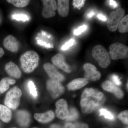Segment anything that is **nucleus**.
<instances>
[{
    "label": "nucleus",
    "instance_id": "nucleus-32",
    "mask_svg": "<svg viewBox=\"0 0 128 128\" xmlns=\"http://www.w3.org/2000/svg\"><path fill=\"white\" fill-rule=\"evenodd\" d=\"M74 40L73 38L70 40L68 42L65 44L64 46H62L61 49L63 50H66L68 48L70 47H71L73 45L74 42Z\"/></svg>",
    "mask_w": 128,
    "mask_h": 128
},
{
    "label": "nucleus",
    "instance_id": "nucleus-39",
    "mask_svg": "<svg viewBox=\"0 0 128 128\" xmlns=\"http://www.w3.org/2000/svg\"><path fill=\"white\" fill-rule=\"evenodd\" d=\"M4 51L2 48L0 47V58L3 56L4 54Z\"/></svg>",
    "mask_w": 128,
    "mask_h": 128
},
{
    "label": "nucleus",
    "instance_id": "nucleus-14",
    "mask_svg": "<svg viewBox=\"0 0 128 128\" xmlns=\"http://www.w3.org/2000/svg\"><path fill=\"white\" fill-rule=\"evenodd\" d=\"M17 121L19 125L22 128H26L31 121V116L28 112L25 110H19L16 114Z\"/></svg>",
    "mask_w": 128,
    "mask_h": 128
},
{
    "label": "nucleus",
    "instance_id": "nucleus-3",
    "mask_svg": "<svg viewBox=\"0 0 128 128\" xmlns=\"http://www.w3.org/2000/svg\"><path fill=\"white\" fill-rule=\"evenodd\" d=\"M92 55L102 68H106L110 65L111 60L109 54L102 45L98 44L94 46L92 51Z\"/></svg>",
    "mask_w": 128,
    "mask_h": 128
},
{
    "label": "nucleus",
    "instance_id": "nucleus-29",
    "mask_svg": "<svg viewBox=\"0 0 128 128\" xmlns=\"http://www.w3.org/2000/svg\"><path fill=\"white\" fill-rule=\"evenodd\" d=\"M12 17V18L17 20L26 21L28 20V18L27 16L25 15L17 14V15H13Z\"/></svg>",
    "mask_w": 128,
    "mask_h": 128
},
{
    "label": "nucleus",
    "instance_id": "nucleus-21",
    "mask_svg": "<svg viewBox=\"0 0 128 128\" xmlns=\"http://www.w3.org/2000/svg\"><path fill=\"white\" fill-rule=\"evenodd\" d=\"M16 81L13 78L6 77L2 78L0 82V91L1 93H3L7 91L10 87V85L14 84Z\"/></svg>",
    "mask_w": 128,
    "mask_h": 128
},
{
    "label": "nucleus",
    "instance_id": "nucleus-20",
    "mask_svg": "<svg viewBox=\"0 0 128 128\" xmlns=\"http://www.w3.org/2000/svg\"><path fill=\"white\" fill-rule=\"evenodd\" d=\"M11 110L5 105L0 104V119L3 122L8 123L12 119Z\"/></svg>",
    "mask_w": 128,
    "mask_h": 128
},
{
    "label": "nucleus",
    "instance_id": "nucleus-36",
    "mask_svg": "<svg viewBox=\"0 0 128 128\" xmlns=\"http://www.w3.org/2000/svg\"><path fill=\"white\" fill-rule=\"evenodd\" d=\"M95 12L93 11L90 10L86 14V17L88 18H91L95 15Z\"/></svg>",
    "mask_w": 128,
    "mask_h": 128
},
{
    "label": "nucleus",
    "instance_id": "nucleus-44",
    "mask_svg": "<svg viewBox=\"0 0 128 128\" xmlns=\"http://www.w3.org/2000/svg\"></svg>",
    "mask_w": 128,
    "mask_h": 128
},
{
    "label": "nucleus",
    "instance_id": "nucleus-1",
    "mask_svg": "<svg viewBox=\"0 0 128 128\" xmlns=\"http://www.w3.org/2000/svg\"><path fill=\"white\" fill-rule=\"evenodd\" d=\"M104 95L92 88H86L82 92L80 104L84 113H90L98 108L103 102Z\"/></svg>",
    "mask_w": 128,
    "mask_h": 128
},
{
    "label": "nucleus",
    "instance_id": "nucleus-43",
    "mask_svg": "<svg viewBox=\"0 0 128 128\" xmlns=\"http://www.w3.org/2000/svg\"></svg>",
    "mask_w": 128,
    "mask_h": 128
},
{
    "label": "nucleus",
    "instance_id": "nucleus-12",
    "mask_svg": "<svg viewBox=\"0 0 128 128\" xmlns=\"http://www.w3.org/2000/svg\"><path fill=\"white\" fill-rule=\"evenodd\" d=\"M52 62L53 64L65 72L70 73L71 72V68L65 61V58L63 54H57L52 58Z\"/></svg>",
    "mask_w": 128,
    "mask_h": 128
},
{
    "label": "nucleus",
    "instance_id": "nucleus-22",
    "mask_svg": "<svg viewBox=\"0 0 128 128\" xmlns=\"http://www.w3.org/2000/svg\"><path fill=\"white\" fill-rule=\"evenodd\" d=\"M118 31L120 32H128V15L124 16L120 22L118 27Z\"/></svg>",
    "mask_w": 128,
    "mask_h": 128
},
{
    "label": "nucleus",
    "instance_id": "nucleus-2",
    "mask_svg": "<svg viewBox=\"0 0 128 128\" xmlns=\"http://www.w3.org/2000/svg\"><path fill=\"white\" fill-rule=\"evenodd\" d=\"M40 57L36 52L30 50L23 53L20 58L21 68L25 73L34 71L39 64Z\"/></svg>",
    "mask_w": 128,
    "mask_h": 128
},
{
    "label": "nucleus",
    "instance_id": "nucleus-35",
    "mask_svg": "<svg viewBox=\"0 0 128 128\" xmlns=\"http://www.w3.org/2000/svg\"><path fill=\"white\" fill-rule=\"evenodd\" d=\"M98 18L101 20L103 21H106L107 20V18L106 16H104L103 14H102V13H100V14H98L97 16Z\"/></svg>",
    "mask_w": 128,
    "mask_h": 128
},
{
    "label": "nucleus",
    "instance_id": "nucleus-9",
    "mask_svg": "<svg viewBox=\"0 0 128 128\" xmlns=\"http://www.w3.org/2000/svg\"><path fill=\"white\" fill-rule=\"evenodd\" d=\"M83 68L85 71L84 77L85 79L94 82L98 80L100 78L101 73L97 70L96 66L92 64L86 63L84 65Z\"/></svg>",
    "mask_w": 128,
    "mask_h": 128
},
{
    "label": "nucleus",
    "instance_id": "nucleus-27",
    "mask_svg": "<svg viewBox=\"0 0 128 128\" xmlns=\"http://www.w3.org/2000/svg\"><path fill=\"white\" fill-rule=\"evenodd\" d=\"M128 110H125L121 112L118 114V118L121 120L123 123L125 124H128Z\"/></svg>",
    "mask_w": 128,
    "mask_h": 128
},
{
    "label": "nucleus",
    "instance_id": "nucleus-41",
    "mask_svg": "<svg viewBox=\"0 0 128 128\" xmlns=\"http://www.w3.org/2000/svg\"></svg>",
    "mask_w": 128,
    "mask_h": 128
},
{
    "label": "nucleus",
    "instance_id": "nucleus-13",
    "mask_svg": "<svg viewBox=\"0 0 128 128\" xmlns=\"http://www.w3.org/2000/svg\"><path fill=\"white\" fill-rule=\"evenodd\" d=\"M3 44L4 47L12 52L16 53L18 51L19 43L13 35H9L6 37L3 40Z\"/></svg>",
    "mask_w": 128,
    "mask_h": 128
},
{
    "label": "nucleus",
    "instance_id": "nucleus-19",
    "mask_svg": "<svg viewBox=\"0 0 128 128\" xmlns=\"http://www.w3.org/2000/svg\"><path fill=\"white\" fill-rule=\"evenodd\" d=\"M89 82L85 78H77L73 80L67 85V88L69 90H75L82 88Z\"/></svg>",
    "mask_w": 128,
    "mask_h": 128
},
{
    "label": "nucleus",
    "instance_id": "nucleus-42",
    "mask_svg": "<svg viewBox=\"0 0 128 128\" xmlns=\"http://www.w3.org/2000/svg\"><path fill=\"white\" fill-rule=\"evenodd\" d=\"M1 94V92H0V94Z\"/></svg>",
    "mask_w": 128,
    "mask_h": 128
},
{
    "label": "nucleus",
    "instance_id": "nucleus-8",
    "mask_svg": "<svg viewBox=\"0 0 128 128\" xmlns=\"http://www.w3.org/2000/svg\"><path fill=\"white\" fill-rule=\"evenodd\" d=\"M43 4L42 15L45 18H50L54 16L57 10V4L54 0H42Z\"/></svg>",
    "mask_w": 128,
    "mask_h": 128
},
{
    "label": "nucleus",
    "instance_id": "nucleus-25",
    "mask_svg": "<svg viewBox=\"0 0 128 128\" xmlns=\"http://www.w3.org/2000/svg\"><path fill=\"white\" fill-rule=\"evenodd\" d=\"M79 114L78 111L74 108H72L69 112V115L66 120L68 121H72L75 120L78 118Z\"/></svg>",
    "mask_w": 128,
    "mask_h": 128
},
{
    "label": "nucleus",
    "instance_id": "nucleus-26",
    "mask_svg": "<svg viewBox=\"0 0 128 128\" xmlns=\"http://www.w3.org/2000/svg\"><path fill=\"white\" fill-rule=\"evenodd\" d=\"M99 112L100 115L103 116L105 118L112 120L114 119V116L112 114L105 108H101Z\"/></svg>",
    "mask_w": 128,
    "mask_h": 128
},
{
    "label": "nucleus",
    "instance_id": "nucleus-7",
    "mask_svg": "<svg viewBox=\"0 0 128 128\" xmlns=\"http://www.w3.org/2000/svg\"><path fill=\"white\" fill-rule=\"evenodd\" d=\"M46 88L51 97L54 99L59 97L65 90L60 82L51 79L47 81Z\"/></svg>",
    "mask_w": 128,
    "mask_h": 128
},
{
    "label": "nucleus",
    "instance_id": "nucleus-24",
    "mask_svg": "<svg viewBox=\"0 0 128 128\" xmlns=\"http://www.w3.org/2000/svg\"><path fill=\"white\" fill-rule=\"evenodd\" d=\"M28 89L29 93L34 98H37L38 94L36 87L34 83L32 80H29L28 83Z\"/></svg>",
    "mask_w": 128,
    "mask_h": 128
},
{
    "label": "nucleus",
    "instance_id": "nucleus-11",
    "mask_svg": "<svg viewBox=\"0 0 128 128\" xmlns=\"http://www.w3.org/2000/svg\"><path fill=\"white\" fill-rule=\"evenodd\" d=\"M44 68L51 80L61 82L65 80V77L62 74L58 71L54 65L49 63L44 65Z\"/></svg>",
    "mask_w": 128,
    "mask_h": 128
},
{
    "label": "nucleus",
    "instance_id": "nucleus-31",
    "mask_svg": "<svg viewBox=\"0 0 128 128\" xmlns=\"http://www.w3.org/2000/svg\"><path fill=\"white\" fill-rule=\"evenodd\" d=\"M111 79L112 81L117 86H120L121 85V82L118 76L116 74L112 75L111 76Z\"/></svg>",
    "mask_w": 128,
    "mask_h": 128
},
{
    "label": "nucleus",
    "instance_id": "nucleus-30",
    "mask_svg": "<svg viewBox=\"0 0 128 128\" xmlns=\"http://www.w3.org/2000/svg\"><path fill=\"white\" fill-rule=\"evenodd\" d=\"M87 26L86 25H83L80 26L77 29L74 30V34L75 35H79L81 34L82 32H84L87 29Z\"/></svg>",
    "mask_w": 128,
    "mask_h": 128
},
{
    "label": "nucleus",
    "instance_id": "nucleus-6",
    "mask_svg": "<svg viewBox=\"0 0 128 128\" xmlns=\"http://www.w3.org/2000/svg\"><path fill=\"white\" fill-rule=\"evenodd\" d=\"M124 14V10L121 7L112 11L107 20V26L108 30L112 32L116 31L118 28L120 22Z\"/></svg>",
    "mask_w": 128,
    "mask_h": 128
},
{
    "label": "nucleus",
    "instance_id": "nucleus-15",
    "mask_svg": "<svg viewBox=\"0 0 128 128\" xmlns=\"http://www.w3.org/2000/svg\"><path fill=\"white\" fill-rule=\"evenodd\" d=\"M5 70L10 76L18 79L22 77V72L20 69L14 62L10 61L6 64Z\"/></svg>",
    "mask_w": 128,
    "mask_h": 128
},
{
    "label": "nucleus",
    "instance_id": "nucleus-34",
    "mask_svg": "<svg viewBox=\"0 0 128 128\" xmlns=\"http://www.w3.org/2000/svg\"><path fill=\"white\" fill-rule=\"evenodd\" d=\"M108 1L109 5L113 9L116 8L118 6V3L115 1L110 0H108Z\"/></svg>",
    "mask_w": 128,
    "mask_h": 128
},
{
    "label": "nucleus",
    "instance_id": "nucleus-33",
    "mask_svg": "<svg viewBox=\"0 0 128 128\" xmlns=\"http://www.w3.org/2000/svg\"><path fill=\"white\" fill-rule=\"evenodd\" d=\"M74 128H89V126L86 124L77 123L74 124Z\"/></svg>",
    "mask_w": 128,
    "mask_h": 128
},
{
    "label": "nucleus",
    "instance_id": "nucleus-4",
    "mask_svg": "<svg viewBox=\"0 0 128 128\" xmlns=\"http://www.w3.org/2000/svg\"><path fill=\"white\" fill-rule=\"evenodd\" d=\"M22 92L19 88L14 86L9 90L5 97L4 103L9 108L16 110L20 105Z\"/></svg>",
    "mask_w": 128,
    "mask_h": 128
},
{
    "label": "nucleus",
    "instance_id": "nucleus-16",
    "mask_svg": "<svg viewBox=\"0 0 128 128\" xmlns=\"http://www.w3.org/2000/svg\"><path fill=\"white\" fill-rule=\"evenodd\" d=\"M102 86L105 90L113 93L118 98L121 99L124 97L122 91L110 81H105L102 84Z\"/></svg>",
    "mask_w": 128,
    "mask_h": 128
},
{
    "label": "nucleus",
    "instance_id": "nucleus-18",
    "mask_svg": "<svg viewBox=\"0 0 128 128\" xmlns=\"http://www.w3.org/2000/svg\"><path fill=\"white\" fill-rule=\"evenodd\" d=\"M57 10L60 16L66 17L68 15L70 11V1L68 0H58Z\"/></svg>",
    "mask_w": 128,
    "mask_h": 128
},
{
    "label": "nucleus",
    "instance_id": "nucleus-23",
    "mask_svg": "<svg viewBox=\"0 0 128 128\" xmlns=\"http://www.w3.org/2000/svg\"><path fill=\"white\" fill-rule=\"evenodd\" d=\"M6 1L18 8H23L27 6L30 2L28 0H7Z\"/></svg>",
    "mask_w": 128,
    "mask_h": 128
},
{
    "label": "nucleus",
    "instance_id": "nucleus-5",
    "mask_svg": "<svg viewBox=\"0 0 128 128\" xmlns=\"http://www.w3.org/2000/svg\"><path fill=\"white\" fill-rule=\"evenodd\" d=\"M108 54L114 60L126 58L128 56V47L119 42L112 44L109 47Z\"/></svg>",
    "mask_w": 128,
    "mask_h": 128
},
{
    "label": "nucleus",
    "instance_id": "nucleus-17",
    "mask_svg": "<svg viewBox=\"0 0 128 128\" xmlns=\"http://www.w3.org/2000/svg\"><path fill=\"white\" fill-rule=\"evenodd\" d=\"M55 114L52 111L50 110L43 113H37L34 114V119L41 123H47L53 120Z\"/></svg>",
    "mask_w": 128,
    "mask_h": 128
},
{
    "label": "nucleus",
    "instance_id": "nucleus-40",
    "mask_svg": "<svg viewBox=\"0 0 128 128\" xmlns=\"http://www.w3.org/2000/svg\"><path fill=\"white\" fill-rule=\"evenodd\" d=\"M50 128H62L59 125L57 124H53L51 126Z\"/></svg>",
    "mask_w": 128,
    "mask_h": 128
},
{
    "label": "nucleus",
    "instance_id": "nucleus-38",
    "mask_svg": "<svg viewBox=\"0 0 128 128\" xmlns=\"http://www.w3.org/2000/svg\"><path fill=\"white\" fill-rule=\"evenodd\" d=\"M38 43L42 44V45H43L44 46H46V47H48V48H51V46L50 44H47L43 42H41V41H39V40L38 41Z\"/></svg>",
    "mask_w": 128,
    "mask_h": 128
},
{
    "label": "nucleus",
    "instance_id": "nucleus-37",
    "mask_svg": "<svg viewBox=\"0 0 128 128\" xmlns=\"http://www.w3.org/2000/svg\"><path fill=\"white\" fill-rule=\"evenodd\" d=\"M74 124L71 123H68L65 125L64 128H74Z\"/></svg>",
    "mask_w": 128,
    "mask_h": 128
},
{
    "label": "nucleus",
    "instance_id": "nucleus-28",
    "mask_svg": "<svg viewBox=\"0 0 128 128\" xmlns=\"http://www.w3.org/2000/svg\"><path fill=\"white\" fill-rule=\"evenodd\" d=\"M85 1L86 0H73V5L74 7L76 8H77V9L80 10L83 7L84 5Z\"/></svg>",
    "mask_w": 128,
    "mask_h": 128
},
{
    "label": "nucleus",
    "instance_id": "nucleus-10",
    "mask_svg": "<svg viewBox=\"0 0 128 128\" xmlns=\"http://www.w3.org/2000/svg\"><path fill=\"white\" fill-rule=\"evenodd\" d=\"M56 106L55 114L57 118L60 120L66 119L69 113L66 101L64 99H60L56 103Z\"/></svg>",
    "mask_w": 128,
    "mask_h": 128
}]
</instances>
